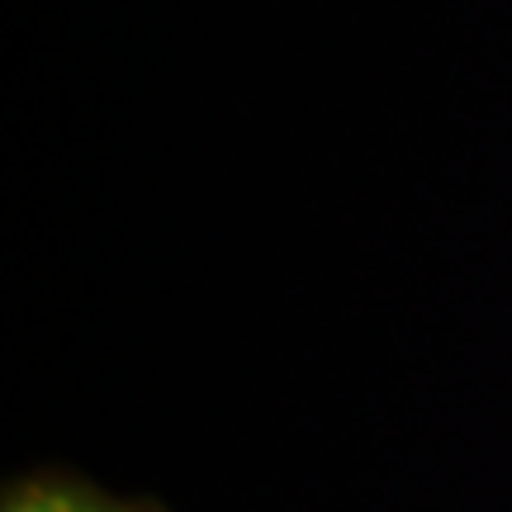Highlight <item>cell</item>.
Returning a JSON list of instances; mask_svg holds the SVG:
<instances>
[{"label":"cell","instance_id":"obj_1","mask_svg":"<svg viewBox=\"0 0 512 512\" xmlns=\"http://www.w3.org/2000/svg\"><path fill=\"white\" fill-rule=\"evenodd\" d=\"M5 512H128V508L91 494V489H76V484H24V489L10 494Z\"/></svg>","mask_w":512,"mask_h":512}]
</instances>
